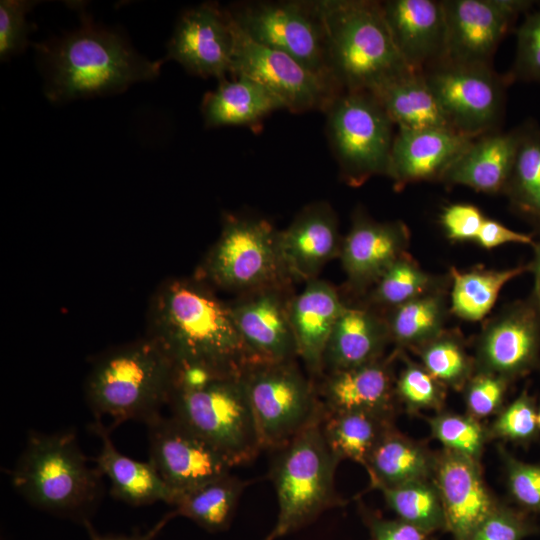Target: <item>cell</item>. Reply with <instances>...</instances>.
<instances>
[{
	"label": "cell",
	"instance_id": "cell-1",
	"mask_svg": "<svg viewBox=\"0 0 540 540\" xmlns=\"http://www.w3.org/2000/svg\"><path fill=\"white\" fill-rule=\"evenodd\" d=\"M175 369L202 368L243 376L255 364L233 321L228 302L195 276L161 284L148 310V333Z\"/></svg>",
	"mask_w": 540,
	"mask_h": 540
},
{
	"label": "cell",
	"instance_id": "cell-2",
	"mask_svg": "<svg viewBox=\"0 0 540 540\" xmlns=\"http://www.w3.org/2000/svg\"><path fill=\"white\" fill-rule=\"evenodd\" d=\"M52 102L114 94L158 76L161 61L141 56L115 30L96 25L84 12L81 26L35 45Z\"/></svg>",
	"mask_w": 540,
	"mask_h": 540
},
{
	"label": "cell",
	"instance_id": "cell-3",
	"mask_svg": "<svg viewBox=\"0 0 540 540\" xmlns=\"http://www.w3.org/2000/svg\"><path fill=\"white\" fill-rule=\"evenodd\" d=\"M11 482L35 508L85 527L103 494V475L89 466L71 430L30 432Z\"/></svg>",
	"mask_w": 540,
	"mask_h": 540
},
{
	"label": "cell",
	"instance_id": "cell-4",
	"mask_svg": "<svg viewBox=\"0 0 540 540\" xmlns=\"http://www.w3.org/2000/svg\"><path fill=\"white\" fill-rule=\"evenodd\" d=\"M175 366L165 351L145 336L97 357L85 380L86 401L94 417L112 420L111 428L129 421L145 424L168 405Z\"/></svg>",
	"mask_w": 540,
	"mask_h": 540
},
{
	"label": "cell",
	"instance_id": "cell-5",
	"mask_svg": "<svg viewBox=\"0 0 540 540\" xmlns=\"http://www.w3.org/2000/svg\"><path fill=\"white\" fill-rule=\"evenodd\" d=\"M168 406L173 417L233 467L252 461L262 450L243 376L178 369Z\"/></svg>",
	"mask_w": 540,
	"mask_h": 540
},
{
	"label": "cell",
	"instance_id": "cell-6",
	"mask_svg": "<svg viewBox=\"0 0 540 540\" xmlns=\"http://www.w3.org/2000/svg\"><path fill=\"white\" fill-rule=\"evenodd\" d=\"M328 65L343 91H371L381 83L414 70L395 46L381 2L319 0Z\"/></svg>",
	"mask_w": 540,
	"mask_h": 540
},
{
	"label": "cell",
	"instance_id": "cell-7",
	"mask_svg": "<svg viewBox=\"0 0 540 540\" xmlns=\"http://www.w3.org/2000/svg\"><path fill=\"white\" fill-rule=\"evenodd\" d=\"M323 406L290 441L273 451L270 467L277 501L275 526L264 540H277L310 524L323 512L343 504L335 490L339 459L322 433Z\"/></svg>",
	"mask_w": 540,
	"mask_h": 540
},
{
	"label": "cell",
	"instance_id": "cell-8",
	"mask_svg": "<svg viewBox=\"0 0 540 540\" xmlns=\"http://www.w3.org/2000/svg\"><path fill=\"white\" fill-rule=\"evenodd\" d=\"M278 233L266 219L224 214L220 235L194 276L214 290L236 296L272 285L294 283L281 259Z\"/></svg>",
	"mask_w": 540,
	"mask_h": 540
},
{
	"label": "cell",
	"instance_id": "cell-9",
	"mask_svg": "<svg viewBox=\"0 0 540 540\" xmlns=\"http://www.w3.org/2000/svg\"><path fill=\"white\" fill-rule=\"evenodd\" d=\"M329 141L340 174L351 187L387 176L394 124L369 91H344L325 110Z\"/></svg>",
	"mask_w": 540,
	"mask_h": 540
},
{
	"label": "cell",
	"instance_id": "cell-10",
	"mask_svg": "<svg viewBox=\"0 0 540 540\" xmlns=\"http://www.w3.org/2000/svg\"><path fill=\"white\" fill-rule=\"evenodd\" d=\"M243 381L262 450L286 444L322 408L315 381L302 373L296 360L254 364Z\"/></svg>",
	"mask_w": 540,
	"mask_h": 540
},
{
	"label": "cell",
	"instance_id": "cell-11",
	"mask_svg": "<svg viewBox=\"0 0 540 540\" xmlns=\"http://www.w3.org/2000/svg\"><path fill=\"white\" fill-rule=\"evenodd\" d=\"M229 12L251 39L287 54L340 87L329 69L325 29L316 1H254Z\"/></svg>",
	"mask_w": 540,
	"mask_h": 540
},
{
	"label": "cell",
	"instance_id": "cell-12",
	"mask_svg": "<svg viewBox=\"0 0 540 540\" xmlns=\"http://www.w3.org/2000/svg\"><path fill=\"white\" fill-rule=\"evenodd\" d=\"M423 73L454 130L473 138L500 130L509 84L492 65L443 61Z\"/></svg>",
	"mask_w": 540,
	"mask_h": 540
},
{
	"label": "cell",
	"instance_id": "cell-13",
	"mask_svg": "<svg viewBox=\"0 0 540 540\" xmlns=\"http://www.w3.org/2000/svg\"><path fill=\"white\" fill-rule=\"evenodd\" d=\"M231 18L234 36L231 76L258 82L281 100L284 109L295 113L325 111L344 92L287 54L257 43Z\"/></svg>",
	"mask_w": 540,
	"mask_h": 540
},
{
	"label": "cell",
	"instance_id": "cell-14",
	"mask_svg": "<svg viewBox=\"0 0 540 540\" xmlns=\"http://www.w3.org/2000/svg\"><path fill=\"white\" fill-rule=\"evenodd\" d=\"M475 373L511 382L540 365V305L531 294L507 305L483 327L475 349Z\"/></svg>",
	"mask_w": 540,
	"mask_h": 540
},
{
	"label": "cell",
	"instance_id": "cell-15",
	"mask_svg": "<svg viewBox=\"0 0 540 540\" xmlns=\"http://www.w3.org/2000/svg\"><path fill=\"white\" fill-rule=\"evenodd\" d=\"M530 0H442L446 21L445 60L492 65V58Z\"/></svg>",
	"mask_w": 540,
	"mask_h": 540
},
{
	"label": "cell",
	"instance_id": "cell-16",
	"mask_svg": "<svg viewBox=\"0 0 540 540\" xmlns=\"http://www.w3.org/2000/svg\"><path fill=\"white\" fill-rule=\"evenodd\" d=\"M146 425L149 461L176 499L231 473L233 466L224 456L172 415L164 417L160 414Z\"/></svg>",
	"mask_w": 540,
	"mask_h": 540
},
{
	"label": "cell",
	"instance_id": "cell-17",
	"mask_svg": "<svg viewBox=\"0 0 540 540\" xmlns=\"http://www.w3.org/2000/svg\"><path fill=\"white\" fill-rule=\"evenodd\" d=\"M293 284L264 287L237 295L228 302L235 326L255 364L297 358L290 321Z\"/></svg>",
	"mask_w": 540,
	"mask_h": 540
},
{
	"label": "cell",
	"instance_id": "cell-18",
	"mask_svg": "<svg viewBox=\"0 0 540 540\" xmlns=\"http://www.w3.org/2000/svg\"><path fill=\"white\" fill-rule=\"evenodd\" d=\"M233 48L228 9L206 2L180 15L167 45V57L192 74L223 80L231 74Z\"/></svg>",
	"mask_w": 540,
	"mask_h": 540
},
{
	"label": "cell",
	"instance_id": "cell-19",
	"mask_svg": "<svg viewBox=\"0 0 540 540\" xmlns=\"http://www.w3.org/2000/svg\"><path fill=\"white\" fill-rule=\"evenodd\" d=\"M409 241L410 232L403 221H376L357 209L339 255L347 289L356 295L366 294L407 253Z\"/></svg>",
	"mask_w": 540,
	"mask_h": 540
},
{
	"label": "cell",
	"instance_id": "cell-20",
	"mask_svg": "<svg viewBox=\"0 0 540 540\" xmlns=\"http://www.w3.org/2000/svg\"><path fill=\"white\" fill-rule=\"evenodd\" d=\"M433 481L441 497L446 530L454 540H470L499 503L484 481L480 461L443 448L436 453Z\"/></svg>",
	"mask_w": 540,
	"mask_h": 540
},
{
	"label": "cell",
	"instance_id": "cell-21",
	"mask_svg": "<svg viewBox=\"0 0 540 540\" xmlns=\"http://www.w3.org/2000/svg\"><path fill=\"white\" fill-rule=\"evenodd\" d=\"M342 240L337 215L328 202L306 205L278 233L280 255L289 278L294 283L318 278L328 262L339 258Z\"/></svg>",
	"mask_w": 540,
	"mask_h": 540
},
{
	"label": "cell",
	"instance_id": "cell-22",
	"mask_svg": "<svg viewBox=\"0 0 540 540\" xmlns=\"http://www.w3.org/2000/svg\"><path fill=\"white\" fill-rule=\"evenodd\" d=\"M475 138L450 128L398 129L387 177L395 190L423 181H441Z\"/></svg>",
	"mask_w": 540,
	"mask_h": 540
},
{
	"label": "cell",
	"instance_id": "cell-23",
	"mask_svg": "<svg viewBox=\"0 0 540 540\" xmlns=\"http://www.w3.org/2000/svg\"><path fill=\"white\" fill-rule=\"evenodd\" d=\"M381 7L395 46L409 67L423 72L445 60L442 0H387Z\"/></svg>",
	"mask_w": 540,
	"mask_h": 540
},
{
	"label": "cell",
	"instance_id": "cell-24",
	"mask_svg": "<svg viewBox=\"0 0 540 540\" xmlns=\"http://www.w3.org/2000/svg\"><path fill=\"white\" fill-rule=\"evenodd\" d=\"M388 357L358 367L324 373L316 383L318 398L327 412L363 411L395 416L396 377Z\"/></svg>",
	"mask_w": 540,
	"mask_h": 540
},
{
	"label": "cell",
	"instance_id": "cell-25",
	"mask_svg": "<svg viewBox=\"0 0 540 540\" xmlns=\"http://www.w3.org/2000/svg\"><path fill=\"white\" fill-rule=\"evenodd\" d=\"M341 293L329 282L313 279L293 296L290 321L297 357L317 381L323 375V359L331 331L346 307Z\"/></svg>",
	"mask_w": 540,
	"mask_h": 540
},
{
	"label": "cell",
	"instance_id": "cell-26",
	"mask_svg": "<svg viewBox=\"0 0 540 540\" xmlns=\"http://www.w3.org/2000/svg\"><path fill=\"white\" fill-rule=\"evenodd\" d=\"M522 135V124L496 130L473 140L443 175L446 185H461L477 192H504Z\"/></svg>",
	"mask_w": 540,
	"mask_h": 540
},
{
	"label": "cell",
	"instance_id": "cell-27",
	"mask_svg": "<svg viewBox=\"0 0 540 540\" xmlns=\"http://www.w3.org/2000/svg\"><path fill=\"white\" fill-rule=\"evenodd\" d=\"M391 342L382 312L347 303L331 331L323 359V374L350 369L384 357Z\"/></svg>",
	"mask_w": 540,
	"mask_h": 540
},
{
	"label": "cell",
	"instance_id": "cell-28",
	"mask_svg": "<svg viewBox=\"0 0 540 540\" xmlns=\"http://www.w3.org/2000/svg\"><path fill=\"white\" fill-rule=\"evenodd\" d=\"M91 431L100 440L95 466L110 482L112 496L131 506L164 502L173 506L176 495L163 481L153 464L132 459L114 445L110 428L95 418Z\"/></svg>",
	"mask_w": 540,
	"mask_h": 540
},
{
	"label": "cell",
	"instance_id": "cell-29",
	"mask_svg": "<svg viewBox=\"0 0 540 540\" xmlns=\"http://www.w3.org/2000/svg\"><path fill=\"white\" fill-rule=\"evenodd\" d=\"M369 92L398 129H453L422 71H408Z\"/></svg>",
	"mask_w": 540,
	"mask_h": 540
},
{
	"label": "cell",
	"instance_id": "cell-30",
	"mask_svg": "<svg viewBox=\"0 0 540 540\" xmlns=\"http://www.w3.org/2000/svg\"><path fill=\"white\" fill-rule=\"evenodd\" d=\"M435 465L436 453L393 427L377 444L364 468L371 487L381 490L433 479Z\"/></svg>",
	"mask_w": 540,
	"mask_h": 540
},
{
	"label": "cell",
	"instance_id": "cell-31",
	"mask_svg": "<svg viewBox=\"0 0 540 540\" xmlns=\"http://www.w3.org/2000/svg\"><path fill=\"white\" fill-rule=\"evenodd\" d=\"M278 109H284L279 98L244 76L220 80L215 90L204 95L201 104L207 127L253 125Z\"/></svg>",
	"mask_w": 540,
	"mask_h": 540
},
{
	"label": "cell",
	"instance_id": "cell-32",
	"mask_svg": "<svg viewBox=\"0 0 540 540\" xmlns=\"http://www.w3.org/2000/svg\"><path fill=\"white\" fill-rule=\"evenodd\" d=\"M394 426V415L363 411L327 412L323 409L322 433L332 453L365 467L382 437Z\"/></svg>",
	"mask_w": 540,
	"mask_h": 540
},
{
	"label": "cell",
	"instance_id": "cell-33",
	"mask_svg": "<svg viewBox=\"0 0 540 540\" xmlns=\"http://www.w3.org/2000/svg\"><path fill=\"white\" fill-rule=\"evenodd\" d=\"M530 272V262L505 269H450L449 311L458 318L477 322L491 311L502 288L511 280Z\"/></svg>",
	"mask_w": 540,
	"mask_h": 540
},
{
	"label": "cell",
	"instance_id": "cell-34",
	"mask_svg": "<svg viewBox=\"0 0 540 540\" xmlns=\"http://www.w3.org/2000/svg\"><path fill=\"white\" fill-rule=\"evenodd\" d=\"M447 301L442 288L418 296L383 312L390 340L397 350L416 349L439 336L447 318Z\"/></svg>",
	"mask_w": 540,
	"mask_h": 540
},
{
	"label": "cell",
	"instance_id": "cell-35",
	"mask_svg": "<svg viewBox=\"0 0 540 540\" xmlns=\"http://www.w3.org/2000/svg\"><path fill=\"white\" fill-rule=\"evenodd\" d=\"M247 482L231 473L206 482L177 497L172 511L209 532L227 529Z\"/></svg>",
	"mask_w": 540,
	"mask_h": 540
},
{
	"label": "cell",
	"instance_id": "cell-36",
	"mask_svg": "<svg viewBox=\"0 0 540 540\" xmlns=\"http://www.w3.org/2000/svg\"><path fill=\"white\" fill-rule=\"evenodd\" d=\"M504 195L521 216L540 227V126L522 123V135Z\"/></svg>",
	"mask_w": 540,
	"mask_h": 540
},
{
	"label": "cell",
	"instance_id": "cell-37",
	"mask_svg": "<svg viewBox=\"0 0 540 540\" xmlns=\"http://www.w3.org/2000/svg\"><path fill=\"white\" fill-rule=\"evenodd\" d=\"M438 288L442 283L405 253L366 292L364 305L383 313Z\"/></svg>",
	"mask_w": 540,
	"mask_h": 540
},
{
	"label": "cell",
	"instance_id": "cell-38",
	"mask_svg": "<svg viewBox=\"0 0 540 540\" xmlns=\"http://www.w3.org/2000/svg\"><path fill=\"white\" fill-rule=\"evenodd\" d=\"M397 517L426 534L446 530L444 509L433 481L422 480L380 490Z\"/></svg>",
	"mask_w": 540,
	"mask_h": 540
},
{
	"label": "cell",
	"instance_id": "cell-39",
	"mask_svg": "<svg viewBox=\"0 0 540 540\" xmlns=\"http://www.w3.org/2000/svg\"><path fill=\"white\" fill-rule=\"evenodd\" d=\"M421 365L446 388L463 390L475 373L474 358L467 353L461 338L445 330L416 348Z\"/></svg>",
	"mask_w": 540,
	"mask_h": 540
},
{
	"label": "cell",
	"instance_id": "cell-40",
	"mask_svg": "<svg viewBox=\"0 0 540 540\" xmlns=\"http://www.w3.org/2000/svg\"><path fill=\"white\" fill-rule=\"evenodd\" d=\"M430 433L444 449L480 461L486 442L490 439L488 427L472 415L447 411L436 412L427 419Z\"/></svg>",
	"mask_w": 540,
	"mask_h": 540
},
{
	"label": "cell",
	"instance_id": "cell-41",
	"mask_svg": "<svg viewBox=\"0 0 540 540\" xmlns=\"http://www.w3.org/2000/svg\"><path fill=\"white\" fill-rule=\"evenodd\" d=\"M405 365L395 380L397 402L411 413L443 409L446 387L421 364L404 357Z\"/></svg>",
	"mask_w": 540,
	"mask_h": 540
},
{
	"label": "cell",
	"instance_id": "cell-42",
	"mask_svg": "<svg viewBox=\"0 0 540 540\" xmlns=\"http://www.w3.org/2000/svg\"><path fill=\"white\" fill-rule=\"evenodd\" d=\"M537 401L523 390L504 406L488 427L490 439L529 445L540 436L537 424Z\"/></svg>",
	"mask_w": 540,
	"mask_h": 540
},
{
	"label": "cell",
	"instance_id": "cell-43",
	"mask_svg": "<svg viewBox=\"0 0 540 540\" xmlns=\"http://www.w3.org/2000/svg\"><path fill=\"white\" fill-rule=\"evenodd\" d=\"M499 455L511 500L526 513L540 516V463L518 459L502 446Z\"/></svg>",
	"mask_w": 540,
	"mask_h": 540
},
{
	"label": "cell",
	"instance_id": "cell-44",
	"mask_svg": "<svg viewBox=\"0 0 540 540\" xmlns=\"http://www.w3.org/2000/svg\"><path fill=\"white\" fill-rule=\"evenodd\" d=\"M504 77L509 85L516 81L540 83V6L526 13L517 28L514 61Z\"/></svg>",
	"mask_w": 540,
	"mask_h": 540
},
{
	"label": "cell",
	"instance_id": "cell-45",
	"mask_svg": "<svg viewBox=\"0 0 540 540\" xmlns=\"http://www.w3.org/2000/svg\"><path fill=\"white\" fill-rule=\"evenodd\" d=\"M540 534L533 515L501 502L483 520L470 540H524Z\"/></svg>",
	"mask_w": 540,
	"mask_h": 540
},
{
	"label": "cell",
	"instance_id": "cell-46",
	"mask_svg": "<svg viewBox=\"0 0 540 540\" xmlns=\"http://www.w3.org/2000/svg\"><path fill=\"white\" fill-rule=\"evenodd\" d=\"M511 381L495 374L477 372L463 388L467 413L481 420L498 414Z\"/></svg>",
	"mask_w": 540,
	"mask_h": 540
},
{
	"label": "cell",
	"instance_id": "cell-47",
	"mask_svg": "<svg viewBox=\"0 0 540 540\" xmlns=\"http://www.w3.org/2000/svg\"><path fill=\"white\" fill-rule=\"evenodd\" d=\"M36 4L26 0H2L0 2V59L23 52L28 44L31 30L26 16Z\"/></svg>",
	"mask_w": 540,
	"mask_h": 540
},
{
	"label": "cell",
	"instance_id": "cell-48",
	"mask_svg": "<svg viewBox=\"0 0 540 540\" xmlns=\"http://www.w3.org/2000/svg\"><path fill=\"white\" fill-rule=\"evenodd\" d=\"M486 216L471 203H453L440 214V224L448 239L454 242L475 241Z\"/></svg>",
	"mask_w": 540,
	"mask_h": 540
},
{
	"label": "cell",
	"instance_id": "cell-49",
	"mask_svg": "<svg viewBox=\"0 0 540 540\" xmlns=\"http://www.w3.org/2000/svg\"><path fill=\"white\" fill-rule=\"evenodd\" d=\"M372 540H425L428 534L399 518L386 519L364 510Z\"/></svg>",
	"mask_w": 540,
	"mask_h": 540
},
{
	"label": "cell",
	"instance_id": "cell-50",
	"mask_svg": "<svg viewBox=\"0 0 540 540\" xmlns=\"http://www.w3.org/2000/svg\"><path fill=\"white\" fill-rule=\"evenodd\" d=\"M475 242L484 249H493L506 244L532 246L534 235L511 229L495 219L486 217Z\"/></svg>",
	"mask_w": 540,
	"mask_h": 540
},
{
	"label": "cell",
	"instance_id": "cell-51",
	"mask_svg": "<svg viewBox=\"0 0 540 540\" xmlns=\"http://www.w3.org/2000/svg\"><path fill=\"white\" fill-rule=\"evenodd\" d=\"M173 512L167 514L152 528L145 532H136L133 534H98L90 525L86 526L90 540H155L166 524L174 518Z\"/></svg>",
	"mask_w": 540,
	"mask_h": 540
},
{
	"label": "cell",
	"instance_id": "cell-52",
	"mask_svg": "<svg viewBox=\"0 0 540 540\" xmlns=\"http://www.w3.org/2000/svg\"><path fill=\"white\" fill-rule=\"evenodd\" d=\"M533 248V258L530 262V272L533 274L534 287L532 295L540 305V238L535 239Z\"/></svg>",
	"mask_w": 540,
	"mask_h": 540
},
{
	"label": "cell",
	"instance_id": "cell-53",
	"mask_svg": "<svg viewBox=\"0 0 540 540\" xmlns=\"http://www.w3.org/2000/svg\"><path fill=\"white\" fill-rule=\"evenodd\" d=\"M537 424H538V430L540 433V400L537 403Z\"/></svg>",
	"mask_w": 540,
	"mask_h": 540
},
{
	"label": "cell",
	"instance_id": "cell-54",
	"mask_svg": "<svg viewBox=\"0 0 540 540\" xmlns=\"http://www.w3.org/2000/svg\"><path fill=\"white\" fill-rule=\"evenodd\" d=\"M539 232H540V227L538 228Z\"/></svg>",
	"mask_w": 540,
	"mask_h": 540
}]
</instances>
